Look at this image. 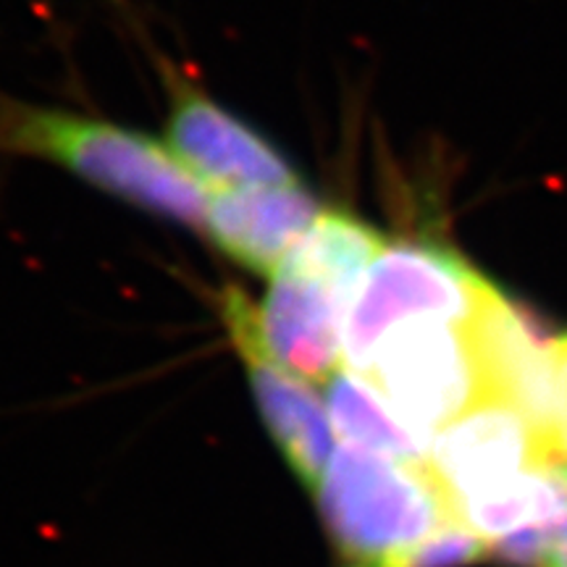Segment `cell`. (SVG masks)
<instances>
[{"label": "cell", "instance_id": "8992f818", "mask_svg": "<svg viewBox=\"0 0 567 567\" xmlns=\"http://www.w3.org/2000/svg\"><path fill=\"white\" fill-rule=\"evenodd\" d=\"M218 310L229 329L234 350L239 352L250 379L255 405L260 410L268 434L279 446L300 484L316 488L326 465L334 457V434L326 402L300 375L281 368L260 342L255 323V305L239 287H226L218 295Z\"/></svg>", "mask_w": 567, "mask_h": 567}, {"label": "cell", "instance_id": "5bb4252c", "mask_svg": "<svg viewBox=\"0 0 567 567\" xmlns=\"http://www.w3.org/2000/svg\"><path fill=\"white\" fill-rule=\"evenodd\" d=\"M544 567H567V526L559 528L557 534L551 536Z\"/></svg>", "mask_w": 567, "mask_h": 567}, {"label": "cell", "instance_id": "7c38bea8", "mask_svg": "<svg viewBox=\"0 0 567 567\" xmlns=\"http://www.w3.org/2000/svg\"><path fill=\"white\" fill-rule=\"evenodd\" d=\"M488 557V544L463 520L446 523L434 536L402 555L392 567H467Z\"/></svg>", "mask_w": 567, "mask_h": 567}, {"label": "cell", "instance_id": "3957f363", "mask_svg": "<svg viewBox=\"0 0 567 567\" xmlns=\"http://www.w3.org/2000/svg\"><path fill=\"white\" fill-rule=\"evenodd\" d=\"M502 292L450 247L394 243L379 255L360 281L344 321V368L363 375L375 350L410 321L471 323Z\"/></svg>", "mask_w": 567, "mask_h": 567}, {"label": "cell", "instance_id": "ba28073f", "mask_svg": "<svg viewBox=\"0 0 567 567\" xmlns=\"http://www.w3.org/2000/svg\"><path fill=\"white\" fill-rule=\"evenodd\" d=\"M350 302L334 284L284 264L255 305L260 342L276 363L302 381H329L344 363Z\"/></svg>", "mask_w": 567, "mask_h": 567}, {"label": "cell", "instance_id": "7a4b0ae2", "mask_svg": "<svg viewBox=\"0 0 567 567\" xmlns=\"http://www.w3.org/2000/svg\"><path fill=\"white\" fill-rule=\"evenodd\" d=\"M318 513L347 565L392 567L457 520L429 465H408L344 444L316 486Z\"/></svg>", "mask_w": 567, "mask_h": 567}, {"label": "cell", "instance_id": "5b68a950", "mask_svg": "<svg viewBox=\"0 0 567 567\" xmlns=\"http://www.w3.org/2000/svg\"><path fill=\"white\" fill-rule=\"evenodd\" d=\"M555 463L530 417L505 396H484L431 439L429 467L460 513L520 484Z\"/></svg>", "mask_w": 567, "mask_h": 567}, {"label": "cell", "instance_id": "9c48e42d", "mask_svg": "<svg viewBox=\"0 0 567 567\" xmlns=\"http://www.w3.org/2000/svg\"><path fill=\"white\" fill-rule=\"evenodd\" d=\"M321 203L297 184L213 189L203 231L231 264L271 276L321 216Z\"/></svg>", "mask_w": 567, "mask_h": 567}, {"label": "cell", "instance_id": "277c9868", "mask_svg": "<svg viewBox=\"0 0 567 567\" xmlns=\"http://www.w3.org/2000/svg\"><path fill=\"white\" fill-rule=\"evenodd\" d=\"M363 375L429 442L446 423L492 396L476 321L400 326L381 342Z\"/></svg>", "mask_w": 567, "mask_h": 567}, {"label": "cell", "instance_id": "8fae6325", "mask_svg": "<svg viewBox=\"0 0 567 567\" xmlns=\"http://www.w3.org/2000/svg\"><path fill=\"white\" fill-rule=\"evenodd\" d=\"M384 247L386 239L352 213L321 210V216L284 264H292L334 284L339 292L352 300L368 266Z\"/></svg>", "mask_w": 567, "mask_h": 567}, {"label": "cell", "instance_id": "30bf717a", "mask_svg": "<svg viewBox=\"0 0 567 567\" xmlns=\"http://www.w3.org/2000/svg\"><path fill=\"white\" fill-rule=\"evenodd\" d=\"M326 384V408L347 444L408 465H429V439L417 434L365 375L339 368Z\"/></svg>", "mask_w": 567, "mask_h": 567}, {"label": "cell", "instance_id": "4fadbf2b", "mask_svg": "<svg viewBox=\"0 0 567 567\" xmlns=\"http://www.w3.org/2000/svg\"><path fill=\"white\" fill-rule=\"evenodd\" d=\"M557 384V463L567 467V334L551 339Z\"/></svg>", "mask_w": 567, "mask_h": 567}, {"label": "cell", "instance_id": "52a82bcc", "mask_svg": "<svg viewBox=\"0 0 567 567\" xmlns=\"http://www.w3.org/2000/svg\"><path fill=\"white\" fill-rule=\"evenodd\" d=\"M166 147L210 189L281 187L300 182L292 163L264 134L189 84L174 90Z\"/></svg>", "mask_w": 567, "mask_h": 567}, {"label": "cell", "instance_id": "9a60e30c", "mask_svg": "<svg viewBox=\"0 0 567 567\" xmlns=\"http://www.w3.org/2000/svg\"><path fill=\"white\" fill-rule=\"evenodd\" d=\"M347 567H363V565H347Z\"/></svg>", "mask_w": 567, "mask_h": 567}, {"label": "cell", "instance_id": "6da1fadb", "mask_svg": "<svg viewBox=\"0 0 567 567\" xmlns=\"http://www.w3.org/2000/svg\"><path fill=\"white\" fill-rule=\"evenodd\" d=\"M0 151L51 161L118 200L203 231L208 187L151 134L0 97Z\"/></svg>", "mask_w": 567, "mask_h": 567}]
</instances>
